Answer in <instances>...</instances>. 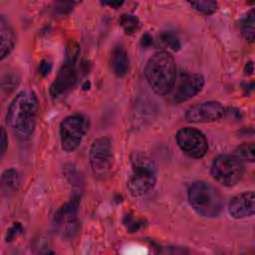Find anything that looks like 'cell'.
<instances>
[{"label":"cell","mask_w":255,"mask_h":255,"mask_svg":"<svg viewBox=\"0 0 255 255\" xmlns=\"http://www.w3.org/2000/svg\"><path fill=\"white\" fill-rule=\"evenodd\" d=\"M39 111L38 98L33 90L26 89L16 95L8 107L6 124L20 139H28L36 127Z\"/></svg>","instance_id":"cell-1"},{"label":"cell","mask_w":255,"mask_h":255,"mask_svg":"<svg viewBox=\"0 0 255 255\" xmlns=\"http://www.w3.org/2000/svg\"><path fill=\"white\" fill-rule=\"evenodd\" d=\"M143 75L148 86L156 95L170 94L177 78L173 57L165 51L154 53L145 64Z\"/></svg>","instance_id":"cell-2"},{"label":"cell","mask_w":255,"mask_h":255,"mask_svg":"<svg viewBox=\"0 0 255 255\" xmlns=\"http://www.w3.org/2000/svg\"><path fill=\"white\" fill-rule=\"evenodd\" d=\"M131 172L127 180V189L132 196H141L150 191L156 183V166L153 160L140 152L130 154Z\"/></svg>","instance_id":"cell-3"},{"label":"cell","mask_w":255,"mask_h":255,"mask_svg":"<svg viewBox=\"0 0 255 255\" xmlns=\"http://www.w3.org/2000/svg\"><path fill=\"white\" fill-rule=\"evenodd\" d=\"M191 207L201 216H218L224 207V198L219 189L208 182L194 181L188 189Z\"/></svg>","instance_id":"cell-4"},{"label":"cell","mask_w":255,"mask_h":255,"mask_svg":"<svg viewBox=\"0 0 255 255\" xmlns=\"http://www.w3.org/2000/svg\"><path fill=\"white\" fill-rule=\"evenodd\" d=\"M90 128V120L86 115L73 114L66 117L60 124V137L63 150H76Z\"/></svg>","instance_id":"cell-5"},{"label":"cell","mask_w":255,"mask_h":255,"mask_svg":"<svg viewBox=\"0 0 255 255\" xmlns=\"http://www.w3.org/2000/svg\"><path fill=\"white\" fill-rule=\"evenodd\" d=\"M244 165L235 155L219 154L211 165L210 173L212 177L224 186H234L244 175Z\"/></svg>","instance_id":"cell-6"},{"label":"cell","mask_w":255,"mask_h":255,"mask_svg":"<svg viewBox=\"0 0 255 255\" xmlns=\"http://www.w3.org/2000/svg\"><path fill=\"white\" fill-rule=\"evenodd\" d=\"M175 141L181 151L192 158H201L208 150L206 136L192 127L179 128L175 134Z\"/></svg>","instance_id":"cell-7"},{"label":"cell","mask_w":255,"mask_h":255,"mask_svg":"<svg viewBox=\"0 0 255 255\" xmlns=\"http://www.w3.org/2000/svg\"><path fill=\"white\" fill-rule=\"evenodd\" d=\"M90 166L97 176L106 175L114 162V150L112 140L108 136L97 138L90 148Z\"/></svg>","instance_id":"cell-8"},{"label":"cell","mask_w":255,"mask_h":255,"mask_svg":"<svg viewBox=\"0 0 255 255\" xmlns=\"http://www.w3.org/2000/svg\"><path fill=\"white\" fill-rule=\"evenodd\" d=\"M204 78L198 73H181L175 81L171 94V101L180 104L191 100L198 95L204 87Z\"/></svg>","instance_id":"cell-9"},{"label":"cell","mask_w":255,"mask_h":255,"mask_svg":"<svg viewBox=\"0 0 255 255\" xmlns=\"http://www.w3.org/2000/svg\"><path fill=\"white\" fill-rule=\"evenodd\" d=\"M224 115L225 109L220 103L207 101L190 106L184 113V119L189 123L207 124L218 122Z\"/></svg>","instance_id":"cell-10"},{"label":"cell","mask_w":255,"mask_h":255,"mask_svg":"<svg viewBox=\"0 0 255 255\" xmlns=\"http://www.w3.org/2000/svg\"><path fill=\"white\" fill-rule=\"evenodd\" d=\"M78 80L74 63L64 62L50 88V95L53 99L66 94L76 85Z\"/></svg>","instance_id":"cell-11"},{"label":"cell","mask_w":255,"mask_h":255,"mask_svg":"<svg viewBox=\"0 0 255 255\" xmlns=\"http://www.w3.org/2000/svg\"><path fill=\"white\" fill-rule=\"evenodd\" d=\"M228 212L237 219L255 215V191H244L234 195L228 203Z\"/></svg>","instance_id":"cell-12"},{"label":"cell","mask_w":255,"mask_h":255,"mask_svg":"<svg viewBox=\"0 0 255 255\" xmlns=\"http://www.w3.org/2000/svg\"><path fill=\"white\" fill-rule=\"evenodd\" d=\"M80 202V196H73L69 202L65 203L55 214V221L65 232H74L77 224V210Z\"/></svg>","instance_id":"cell-13"},{"label":"cell","mask_w":255,"mask_h":255,"mask_svg":"<svg viewBox=\"0 0 255 255\" xmlns=\"http://www.w3.org/2000/svg\"><path fill=\"white\" fill-rule=\"evenodd\" d=\"M17 42L14 28L8 20L0 14V61L8 57L14 50Z\"/></svg>","instance_id":"cell-14"},{"label":"cell","mask_w":255,"mask_h":255,"mask_svg":"<svg viewBox=\"0 0 255 255\" xmlns=\"http://www.w3.org/2000/svg\"><path fill=\"white\" fill-rule=\"evenodd\" d=\"M110 67L115 76L122 78L126 76L129 68V60L126 49L122 46H116L111 53Z\"/></svg>","instance_id":"cell-15"},{"label":"cell","mask_w":255,"mask_h":255,"mask_svg":"<svg viewBox=\"0 0 255 255\" xmlns=\"http://www.w3.org/2000/svg\"><path fill=\"white\" fill-rule=\"evenodd\" d=\"M21 175L15 168L6 169L0 177V195L9 197L16 193L20 187Z\"/></svg>","instance_id":"cell-16"},{"label":"cell","mask_w":255,"mask_h":255,"mask_svg":"<svg viewBox=\"0 0 255 255\" xmlns=\"http://www.w3.org/2000/svg\"><path fill=\"white\" fill-rule=\"evenodd\" d=\"M83 0H54L51 4V13L56 17H61L70 13Z\"/></svg>","instance_id":"cell-17"},{"label":"cell","mask_w":255,"mask_h":255,"mask_svg":"<svg viewBox=\"0 0 255 255\" xmlns=\"http://www.w3.org/2000/svg\"><path fill=\"white\" fill-rule=\"evenodd\" d=\"M241 33L248 42L252 43L255 40V9L249 11L241 21Z\"/></svg>","instance_id":"cell-18"},{"label":"cell","mask_w":255,"mask_h":255,"mask_svg":"<svg viewBox=\"0 0 255 255\" xmlns=\"http://www.w3.org/2000/svg\"><path fill=\"white\" fill-rule=\"evenodd\" d=\"M194 10L202 15H212L218 10L217 0H186Z\"/></svg>","instance_id":"cell-19"},{"label":"cell","mask_w":255,"mask_h":255,"mask_svg":"<svg viewBox=\"0 0 255 255\" xmlns=\"http://www.w3.org/2000/svg\"><path fill=\"white\" fill-rule=\"evenodd\" d=\"M120 24L127 35H131L140 29V21L138 18L131 14H123L120 17Z\"/></svg>","instance_id":"cell-20"},{"label":"cell","mask_w":255,"mask_h":255,"mask_svg":"<svg viewBox=\"0 0 255 255\" xmlns=\"http://www.w3.org/2000/svg\"><path fill=\"white\" fill-rule=\"evenodd\" d=\"M234 155L240 160L255 162V142H244L234 150Z\"/></svg>","instance_id":"cell-21"},{"label":"cell","mask_w":255,"mask_h":255,"mask_svg":"<svg viewBox=\"0 0 255 255\" xmlns=\"http://www.w3.org/2000/svg\"><path fill=\"white\" fill-rule=\"evenodd\" d=\"M159 39L164 46L172 51H178L180 49V42L175 34L171 32H162L159 34Z\"/></svg>","instance_id":"cell-22"},{"label":"cell","mask_w":255,"mask_h":255,"mask_svg":"<svg viewBox=\"0 0 255 255\" xmlns=\"http://www.w3.org/2000/svg\"><path fill=\"white\" fill-rule=\"evenodd\" d=\"M80 53V47L78 43L76 42H70L67 47H66V52H65V62L69 63H76L77 58Z\"/></svg>","instance_id":"cell-23"},{"label":"cell","mask_w":255,"mask_h":255,"mask_svg":"<svg viewBox=\"0 0 255 255\" xmlns=\"http://www.w3.org/2000/svg\"><path fill=\"white\" fill-rule=\"evenodd\" d=\"M18 85V77L13 74L5 75L1 81V88L4 91H13Z\"/></svg>","instance_id":"cell-24"},{"label":"cell","mask_w":255,"mask_h":255,"mask_svg":"<svg viewBox=\"0 0 255 255\" xmlns=\"http://www.w3.org/2000/svg\"><path fill=\"white\" fill-rule=\"evenodd\" d=\"M8 146V136L5 129L0 126V158L5 154Z\"/></svg>","instance_id":"cell-25"},{"label":"cell","mask_w":255,"mask_h":255,"mask_svg":"<svg viewBox=\"0 0 255 255\" xmlns=\"http://www.w3.org/2000/svg\"><path fill=\"white\" fill-rule=\"evenodd\" d=\"M51 69H52V64L46 60H43L38 67V73L40 74L41 77H46L47 75L50 74Z\"/></svg>","instance_id":"cell-26"},{"label":"cell","mask_w":255,"mask_h":255,"mask_svg":"<svg viewBox=\"0 0 255 255\" xmlns=\"http://www.w3.org/2000/svg\"><path fill=\"white\" fill-rule=\"evenodd\" d=\"M125 224L127 225L128 230H131L133 232V230H136L140 227V221H134L132 217H127L125 219Z\"/></svg>","instance_id":"cell-27"},{"label":"cell","mask_w":255,"mask_h":255,"mask_svg":"<svg viewBox=\"0 0 255 255\" xmlns=\"http://www.w3.org/2000/svg\"><path fill=\"white\" fill-rule=\"evenodd\" d=\"M101 2L105 6H109L114 9H118L123 6L125 0H101Z\"/></svg>","instance_id":"cell-28"},{"label":"cell","mask_w":255,"mask_h":255,"mask_svg":"<svg viewBox=\"0 0 255 255\" xmlns=\"http://www.w3.org/2000/svg\"><path fill=\"white\" fill-rule=\"evenodd\" d=\"M21 230V224H14V226L7 232V235H6V241H11L13 240V238L15 237V234L16 233H19Z\"/></svg>","instance_id":"cell-29"},{"label":"cell","mask_w":255,"mask_h":255,"mask_svg":"<svg viewBox=\"0 0 255 255\" xmlns=\"http://www.w3.org/2000/svg\"><path fill=\"white\" fill-rule=\"evenodd\" d=\"M151 43H152V38L149 34H144L140 39V44L143 47H148L151 45Z\"/></svg>","instance_id":"cell-30"},{"label":"cell","mask_w":255,"mask_h":255,"mask_svg":"<svg viewBox=\"0 0 255 255\" xmlns=\"http://www.w3.org/2000/svg\"><path fill=\"white\" fill-rule=\"evenodd\" d=\"M253 73V63L249 62L247 63V65L245 66V74L247 75H251Z\"/></svg>","instance_id":"cell-31"},{"label":"cell","mask_w":255,"mask_h":255,"mask_svg":"<svg viewBox=\"0 0 255 255\" xmlns=\"http://www.w3.org/2000/svg\"><path fill=\"white\" fill-rule=\"evenodd\" d=\"M39 255H58V254L52 250H46V251H43L42 253H40Z\"/></svg>","instance_id":"cell-32"},{"label":"cell","mask_w":255,"mask_h":255,"mask_svg":"<svg viewBox=\"0 0 255 255\" xmlns=\"http://www.w3.org/2000/svg\"><path fill=\"white\" fill-rule=\"evenodd\" d=\"M86 84V86H83V90H88L90 88V82H87Z\"/></svg>","instance_id":"cell-33"}]
</instances>
